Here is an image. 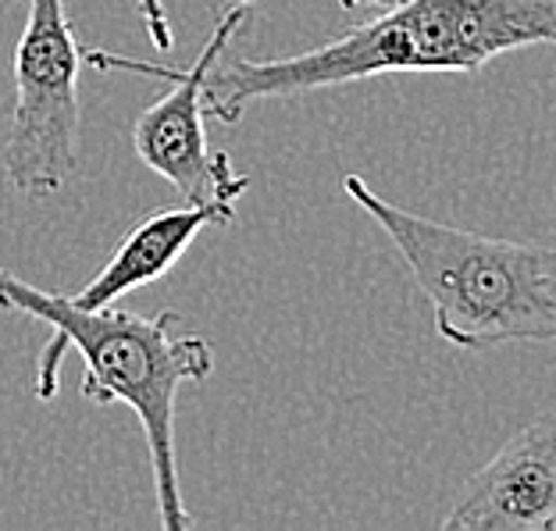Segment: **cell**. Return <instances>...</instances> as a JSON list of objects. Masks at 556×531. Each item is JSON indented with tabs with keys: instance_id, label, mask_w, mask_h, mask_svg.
Masks as SVG:
<instances>
[{
	"instance_id": "obj_1",
	"label": "cell",
	"mask_w": 556,
	"mask_h": 531,
	"mask_svg": "<svg viewBox=\"0 0 556 531\" xmlns=\"http://www.w3.org/2000/svg\"><path fill=\"white\" fill-rule=\"evenodd\" d=\"M556 43V0H400L336 40L286 58H218L204 115L236 125L257 100H286L393 72L475 75L510 50Z\"/></svg>"
},
{
	"instance_id": "obj_2",
	"label": "cell",
	"mask_w": 556,
	"mask_h": 531,
	"mask_svg": "<svg viewBox=\"0 0 556 531\" xmlns=\"http://www.w3.org/2000/svg\"><path fill=\"white\" fill-rule=\"evenodd\" d=\"M0 307L29 314L54 328L40 350L36 368V396L54 400L61 389V357L79 350L86 378L83 400L97 407L125 403L143 425L150 467H154L157 514L164 531L193 528L179 489V460H175V400L186 382H207L214 371V346L200 336H179V314H143L100 307L83 311L68 296L47 293L18 275L0 268Z\"/></svg>"
},
{
	"instance_id": "obj_3",
	"label": "cell",
	"mask_w": 556,
	"mask_h": 531,
	"mask_svg": "<svg viewBox=\"0 0 556 531\" xmlns=\"http://www.w3.org/2000/svg\"><path fill=\"white\" fill-rule=\"evenodd\" d=\"M343 189L400 250L446 343L475 353L556 343V246L421 218L382 200L361 175H346Z\"/></svg>"
},
{
	"instance_id": "obj_4",
	"label": "cell",
	"mask_w": 556,
	"mask_h": 531,
	"mask_svg": "<svg viewBox=\"0 0 556 531\" xmlns=\"http://www.w3.org/2000/svg\"><path fill=\"white\" fill-rule=\"evenodd\" d=\"M79 68L83 50L65 0H25L4 179L33 200L54 197L79 168Z\"/></svg>"
},
{
	"instance_id": "obj_5",
	"label": "cell",
	"mask_w": 556,
	"mask_h": 531,
	"mask_svg": "<svg viewBox=\"0 0 556 531\" xmlns=\"http://www.w3.org/2000/svg\"><path fill=\"white\" fill-rule=\"evenodd\" d=\"M247 22V4H236L211 29L204 50L189 68L157 65V61H136L108 50H90L86 61L100 72H136L150 79L172 83V90L154 100L132 125V147L150 172L175 186L182 204H236L247 193L250 179L232 168L225 150L207 147L204 132V83L211 65L229 50L239 25Z\"/></svg>"
},
{
	"instance_id": "obj_6",
	"label": "cell",
	"mask_w": 556,
	"mask_h": 531,
	"mask_svg": "<svg viewBox=\"0 0 556 531\" xmlns=\"http://www.w3.org/2000/svg\"><path fill=\"white\" fill-rule=\"evenodd\" d=\"M446 531L556 528V414L521 428L442 517Z\"/></svg>"
},
{
	"instance_id": "obj_7",
	"label": "cell",
	"mask_w": 556,
	"mask_h": 531,
	"mask_svg": "<svg viewBox=\"0 0 556 531\" xmlns=\"http://www.w3.org/2000/svg\"><path fill=\"white\" fill-rule=\"evenodd\" d=\"M232 218L236 204H182L147 214L122 239L104 268L68 300L83 311L115 307L125 293L168 275L200 232L211 229V225H232Z\"/></svg>"
},
{
	"instance_id": "obj_8",
	"label": "cell",
	"mask_w": 556,
	"mask_h": 531,
	"mask_svg": "<svg viewBox=\"0 0 556 531\" xmlns=\"http://www.w3.org/2000/svg\"><path fill=\"white\" fill-rule=\"evenodd\" d=\"M136 4H139V11H143L150 43H154L157 50H172L175 36H172V25H168V11H164V0H136Z\"/></svg>"
},
{
	"instance_id": "obj_9",
	"label": "cell",
	"mask_w": 556,
	"mask_h": 531,
	"mask_svg": "<svg viewBox=\"0 0 556 531\" xmlns=\"http://www.w3.org/2000/svg\"><path fill=\"white\" fill-rule=\"evenodd\" d=\"M239 4H254V0H239ZM336 4H343V8H393L400 4V0H336Z\"/></svg>"
}]
</instances>
